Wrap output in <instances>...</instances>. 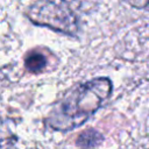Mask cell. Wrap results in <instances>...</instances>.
Returning <instances> with one entry per match:
<instances>
[{"mask_svg": "<svg viewBox=\"0 0 149 149\" xmlns=\"http://www.w3.org/2000/svg\"><path fill=\"white\" fill-rule=\"evenodd\" d=\"M26 15L33 23L63 34L74 36L78 31V19L69 2L37 1L27 8Z\"/></svg>", "mask_w": 149, "mask_h": 149, "instance_id": "2", "label": "cell"}, {"mask_svg": "<svg viewBox=\"0 0 149 149\" xmlns=\"http://www.w3.org/2000/svg\"><path fill=\"white\" fill-rule=\"evenodd\" d=\"M16 136L0 133V149H16Z\"/></svg>", "mask_w": 149, "mask_h": 149, "instance_id": "5", "label": "cell"}, {"mask_svg": "<svg viewBox=\"0 0 149 149\" xmlns=\"http://www.w3.org/2000/svg\"><path fill=\"white\" fill-rule=\"evenodd\" d=\"M24 65L30 72H40L42 71L47 65V58L43 54L33 51L29 55H27L24 59Z\"/></svg>", "mask_w": 149, "mask_h": 149, "instance_id": "3", "label": "cell"}, {"mask_svg": "<svg viewBox=\"0 0 149 149\" xmlns=\"http://www.w3.org/2000/svg\"><path fill=\"white\" fill-rule=\"evenodd\" d=\"M112 83L98 77L72 87L50 111L47 123L50 128L68 132L86 122L109 98Z\"/></svg>", "mask_w": 149, "mask_h": 149, "instance_id": "1", "label": "cell"}, {"mask_svg": "<svg viewBox=\"0 0 149 149\" xmlns=\"http://www.w3.org/2000/svg\"><path fill=\"white\" fill-rule=\"evenodd\" d=\"M101 141H102V135L100 133H98L94 129H87L86 132H83L78 136L77 144L84 148H93L97 147Z\"/></svg>", "mask_w": 149, "mask_h": 149, "instance_id": "4", "label": "cell"}]
</instances>
